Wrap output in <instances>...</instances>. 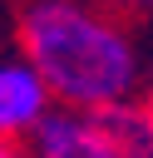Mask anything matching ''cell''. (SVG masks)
Instances as JSON below:
<instances>
[{"label":"cell","instance_id":"7a4b0ae2","mask_svg":"<svg viewBox=\"0 0 153 158\" xmlns=\"http://www.w3.org/2000/svg\"><path fill=\"white\" fill-rule=\"evenodd\" d=\"M35 158H118V143L109 128L94 118V109H64V114H39L35 118Z\"/></svg>","mask_w":153,"mask_h":158},{"label":"cell","instance_id":"3957f363","mask_svg":"<svg viewBox=\"0 0 153 158\" xmlns=\"http://www.w3.org/2000/svg\"><path fill=\"white\" fill-rule=\"evenodd\" d=\"M49 109V89L35 74V64H0V133H30L35 118Z\"/></svg>","mask_w":153,"mask_h":158},{"label":"cell","instance_id":"5b68a950","mask_svg":"<svg viewBox=\"0 0 153 158\" xmlns=\"http://www.w3.org/2000/svg\"><path fill=\"white\" fill-rule=\"evenodd\" d=\"M143 123H148V133H153V99H148V109H143Z\"/></svg>","mask_w":153,"mask_h":158},{"label":"cell","instance_id":"277c9868","mask_svg":"<svg viewBox=\"0 0 153 158\" xmlns=\"http://www.w3.org/2000/svg\"><path fill=\"white\" fill-rule=\"evenodd\" d=\"M0 158H30V153H20V148H15V143H10L5 133H0Z\"/></svg>","mask_w":153,"mask_h":158},{"label":"cell","instance_id":"6da1fadb","mask_svg":"<svg viewBox=\"0 0 153 158\" xmlns=\"http://www.w3.org/2000/svg\"><path fill=\"white\" fill-rule=\"evenodd\" d=\"M25 49L35 74L49 94H59L74 109H94L109 99H123L133 89L138 59L118 25L84 10L79 0H39L25 10Z\"/></svg>","mask_w":153,"mask_h":158},{"label":"cell","instance_id":"8992f818","mask_svg":"<svg viewBox=\"0 0 153 158\" xmlns=\"http://www.w3.org/2000/svg\"><path fill=\"white\" fill-rule=\"evenodd\" d=\"M123 5H133V10H153V0H123Z\"/></svg>","mask_w":153,"mask_h":158}]
</instances>
